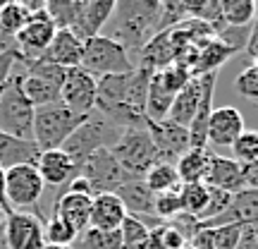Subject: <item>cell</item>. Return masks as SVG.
Masks as SVG:
<instances>
[{
    "instance_id": "obj_41",
    "label": "cell",
    "mask_w": 258,
    "mask_h": 249,
    "mask_svg": "<svg viewBox=\"0 0 258 249\" xmlns=\"http://www.w3.org/2000/svg\"><path fill=\"white\" fill-rule=\"evenodd\" d=\"M189 247L191 249H213V228L201 225V228L196 230V235L191 237Z\"/></svg>"
},
{
    "instance_id": "obj_9",
    "label": "cell",
    "mask_w": 258,
    "mask_h": 249,
    "mask_svg": "<svg viewBox=\"0 0 258 249\" xmlns=\"http://www.w3.org/2000/svg\"><path fill=\"white\" fill-rule=\"evenodd\" d=\"M55 24H53V19L48 17L46 8L34 12L29 22L24 24V29L19 31L17 36H15V48H17V53L22 56L19 63L27 65L31 60H38V58H43V53L48 51L50 46V41L55 36Z\"/></svg>"
},
{
    "instance_id": "obj_46",
    "label": "cell",
    "mask_w": 258,
    "mask_h": 249,
    "mask_svg": "<svg viewBox=\"0 0 258 249\" xmlns=\"http://www.w3.org/2000/svg\"><path fill=\"white\" fill-rule=\"evenodd\" d=\"M3 223H5V211L0 209V230H3Z\"/></svg>"
},
{
    "instance_id": "obj_40",
    "label": "cell",
    "mask_w": 258,
    "mask_h": 249,
    "mask_svg": "<svg viewBox=\"0 0 258 249\" xmlns=\"http://www.w3.org/2000/svg\"><path fill=\"white\" fill-rule=\"evenodd\" d=\"M19 60H22V56H19L17 51H3L0 53V96H3V89H5L10 74H12V67Z\"/></svg>"
},
{
    "instance_id": "obj_18",
    "label": "cell",
    "mask_w": 258,
    "mask_h": 249,
    "mask_svg": "<svg viewBox=\"0 0 258 249\" xmlns=\"http://www.w3.org/2000/svg\"><path fill=\"white\" fill-rule=\"evenodd\" d=\"M112 12H115V0H84L82 15L70 31H74L77 38H82V41L101 36L103 27L110 22Z\"/></svg>"
},
{
    "instance_id": "obj_1",
    "label": "cell",
    "mask_w": 258,
    "mask_h": 249,
    "mask_svg": "<svg viewBox=\"0 0 258 249\" xmlns=\"http://www.w3.org/2000/svg\"><path fill=\"white\" fill-rule=\"evenodd\" d=\"M163 3L158 0H120L110 17V36L132 56H139L144 46L158 34Z\"/></svg>"
},
{
    "instance_id": "obj_13",
    "label": "cell",
    "mask_w": 258,
    "mask_h": 249,
    "mask_svg": "<svg viewBox=\"0 0 258 249\" xmlns=\"http://www.w3.org/2000/svg\"><path fill=\"white\" fill-rule=\"evenodd\" d=\"M148 134L153 139L160 163H172L175 166L179 156H184L189 151V132L182 125H175L172 120L148 122Z\"/></svg>"
},
{
    "instance_id": "obj_24",
    "label": "cell",
    "mask_w": 258,
    "mask_h": 249,
    "mask_svg": "<svg viewBox=\"0 0 258 249\" xmlns=\"http://www.w3.org/2000/svg\"><path fill=\"white\" fill-rule=\"evenodd\" d=\"M237 51L230 46H225L220 38H213L211 43H206L203 48H199L196 53V63H194V70H191V77H203V74H211V72H218L220 65L227 60L230 56H234Z\"/></svg>"
},
{
    "instance_id": "obj_4",
    "label": "cell",
    "mask_w": 258,
    "mask_h": 249,
    "mask_svg": "<svg viewBox=\"0 0 258 249\" xmlns=\"http://www.w3.org/2000/svg\"><path fill=\"white\" fill-rule=\"evenodd\" d=\"M34 113L36 108L24 93L22 74H10L0 96V132L34 141Z\"/></svg>"
},
{
    "instance_id": "obj_39",
    "label": "cell",
    "mask_w": 258,
    "mask_h": 249,
    "mask_svg": "<svg viewBox=\"0 0 258 249\" xmlns=\"http://www.w3.org/2000/svg\"><path fill=\"white\" fill-rule=\"evenodd\" d=\"M234 86H237L239 96L251 98V101H258V70H253V67L241 70L239 77L234 79Z\"/></svg>"
},
{
    "instance_id": "obj_12",
    "label": "cell",
    "mask_w": 258,
    "mask_h": 249,
    "mask_svg": "<svg viewBox=\"0 0 258 249\" xmlns=\"http://www.w3.org/2000/svg\"><path fill=\"white\" fill-rule=\"evenodd\" d=\"M115 194L124 204L127 216L137 218L139 223H144L146 228H153V230L163 225V221L156 216V194L148 189L144 180H127Z\"/></svg>"
},
{
    "instance_id": "obj_47",
    "label": "cell",
    "mask_w": 258,
    "mask_h": 249,
    "mask_svg": "<svg viewBox=\"0 0 258 249\" xmlns=\"http://www.w3.org/2000/svg\"><path fill=\"white\" fill-rule=\"evenodd\" d=\"M43 249H74V247H53V244H46Z\"/></svg>"
},
{
    "instance_id": "obj_3",
    "label": "cell",
    "mask_w": 258,
    "mask_h": 249,
    "mask_svg": "<svg viewBox=\"0 0 258 249\" xmlns=\"http://www.w3.org/2000/svg\"><path fill=\"white\" fill-rule=\"evenodd\" d=\"M89 115L70 111L64 103H50L43 108H36L34 113V141L41 151H55L62 148V144L72 137V132Z\"/></svg>"
},
{
    "instance_id": "obj_27",
    "label": "cell",
    "mask_w": 258,
    "mask_h": 249,
    "mask_svg": "<svg viewBox=\"0 0 258 249\" xmlns=\"http://www.w3.org/2000/svg\"><path fill=\"white\" fill-rule=\"evenodd\" d=\"M22 86H24L27 98L34 103V108H43V106L60 101V89H62L60 84H53L34 74H22Z\"/></svg>"
},
{
    "instance_id": "obj_6",
    "label": "cell",
    "mask_w": 258,
    "mask_h": 249,
    "mask_svg": "<svg viewBox=\"0 0 258 249\" xmlns=\"http://www.w3.org/2000/svg\"><path fill=\"white\" fill-rule=\"evenodd\" d=\"M82 70H86L96 79L108 77V74H129L134 70V60L117 41L101 34V36L84 41Z\"/></svg>"
},
{
    "instance_id": "obj_21",
    "label": "cell",
    "mask_w": 258,
    "mask_h": 249,
    "mask_svg": "<svg viewBox=\"0 0 258 249\" xmlns=\"http://www.w3.org/2000/svg\"><path fill=\"white\" fill-rule=\"evenodd\" d=\"M225 223H239L241 228H258V189H241L232 196L230 209L220 218L203 225H225Z\"/></svg>"
},
{
    "instance_id": "obj_11",
    "label": "cell",
    "mask_w": 258,
    "mask_h": 249,
    "mask_svg": "<svg viewBox=\"0 0 258 249\" xmlns=\"http://www.w3.org/2000/svg\"><path fill=\"white\" fill-rule=\"evenodd\" d=\"M60 103L79 115H91L96 111V77L82 67L67 70L60 89Z\"/></svg>"
},
{
    "instance_id": "obj_10",
    "label": "cell",
    "mask_w": 258,
    "mask_h": 249,
    "mask_svg": "<svg viewBox=\"0 0 258 249\" xmlns=\"http://www.w3.org/2000/svg\"><path fill=\"white\" fill-rule=\"evenodd\" d=\"M43 216L34 211H12L5 216L3 237L8 249H43Z\"/></svg>"
},
{
    "instance_id": "obj_45",
    "label": "cell",
    "mask_w": 258,
    "mask_h": 249,
    "mask_svg": "<svg viewBox=\"0 0 258 249\" xmlns=\"http://www.w3.org/2000/svg\"><path fill=\"white\" fill-rule=\"evenodd\" d=\"M3 51H17V48H15V38L8 36L5 29L0 27V53H3Z\"/></svg>"
},
{
    "instance_id": "obj_5",
    "label": "cell",
    "mask_w": 258,
    "mask_h": 249,
    "mask_svg": "<svg viewBox=\"0 0 258 249\" xmlns=\"http://www.w3.org/2000/svg\"><path fill=\"white\" fill-rule=\"evenodd\" d=\"M110 154L115 161L120 163V168L127 173L129 180H144L148 175V170L160 163L153 139L146 129H124L122 137L117 139V144L110 148Z\"/></svg>"
},
{
    "instance_id": "obj_36",
    "label": "cell",
    "mask_w": 258,
    "mask_h": 249,
    "mask_svg": "<svg viewBox=\"0 0 258 249\" xmlns=\"http://www.w3.org/2000/svg\"><path fill=\"white\" fill-rule=\"evenodd\" d=\"M241 232H244V228L239 223L213 225V249H237L241 242Z\"/></svg>"
},
{
    "instance_id": "obj_29",
    "label": "cell",
    "mask_w": 258,
    "mask_h": 249,
    "mask_svg": "<svg viewBox=\"0 0 258 249\" xmlns=\"http://www.w3.org/2000/svg\"><path fill=\"white\" fill-rule=\"evenodd\" d=\"M211 189L203 182H191V185H179V202H182V213L201 221L203 211L208 206Z\"/></svg>"
},
{
    "instance_id": "obj_30",
    "label": "cell",
    "mask_w": 258,
    "mask_h": 249,
    "mask_svg": "<svg viewBox=\"0 0 258 249\" xmlns=\"http://www.w3.org/2000/svg\"><path fill=\"white\" fill-rule=\"evenodd\" d=\"M84 0H48L46 12L53 19L55 29H72L82 15Z\"/></svg>"
},
{
    "instance_id": "obj_35",
    "label": "cell",
    "mask_w": 258,
    "mask_h": 249,
    "mask_svg": "<svg viewBox=\"0 0 258 249\" xmlns=\"http://www.w3.org/2000/svg\"><path fill=\"white\" fill-rule=\"evenodd\" d=\"M230 148H232V154H234V161L239 166H246L251 161H256L258 158V129H244Z\"/></svg>"
},
{
    "instance_id": "obj_31",
    "label": "cell",
    "mask_w": 258,
    "mask_h": 249,
    "mask_svg": "<svg viewBox=\"0 0 258 249\" xmlns=\"http://www.w3.org/2000/svg\"><path fill=\"white\" fill-rule=\"evenodd\" d=\"M146 187L151 189L153 194H165V192H172V189H179V175L172 163H158L148 170V175L144 177Z\"/></svg>"
},
{
    "instance_id": "obj_16",
    "label": "cell",
    "mask_w": 258,
    "mask_h": 249,
    "mask_svg": "<svg viewBox=\"0 0 258 249\" xmlns=\"http://www.w3.org/2000/svg\"><path fill=\"white\" fill-rule=\"evenodd\" d=\"M91 204H93V196H89V194L64 189V192H60L55 196L53 213L60 216L64 223H70L77 235H82L89 228V221H91Z\"/></svg>"
},
{
    "instance_id": "obj_38",
    "label": "cell",
    "mask_w": 258,
    "mask_h": 249,
    "mask_svg": "<svg viewBox=\"0 0 258 249\" xmlns=\"http://www.w3.org/2000/svg\"><path fill=\"white\" fill-rule=\"evenodd\" d=\"M208 189H211V196H208V206H206V211H203V216H201V223H211V221H215V218H220L222 213L230 209L232 196H234V194L220 192V189H213V187H208Z\"/></svg>"
},
{
    "instance_id": "obj_7",
    "label": "cell",
    "mask_w": 258,
    "mask_h": 249,
    "mask_svg": "<svg viewBox=\"0 0 258 249\" xmlns=\"http://www.w3.org/2000/svg\"><path fill=\"white\" fill-rule=\"evenodd\" d=\"M43 192H46V185H43V177L38 175L36 166H17L5 170V199L12 211L31 209L34 213H38V202Z\"/></svg>"
},
{
    "instance_id": "obj_22",
    "label": "cell",
    "mask_w": 258,
    "mask_h": 249,
    "mask_svg": "<svg viewBox=\"0 0 258 249\" xmlns=\"http://www.w3.org/2000/svg\"><path fill=\"white\" fill-rule=\"evenodd\" d=\"M41 148L31 139H17L0 132V168L10 170L17 166H36Z\"/></svg>"
},
{
    "instance_id": "obj_50",
    "label": "cell",
    "mask_w": 258,
    "mask_h": 249,
    "mask_svg": "<svg viewBox=\"0 0 258 249\" xmlns=\"http://www.w3.org/2000/svg\"><path fill=\"white\" fill-rule=\"evenodd\" d=\"M184 249H191V247H189V244H186V247H184Z\"/></svg>"
},
{
    "instance_id": "obj_33",
    "label": "cell",
    "mask_w": 258,
    "mask_h": 249,
    "mask_svg": "<svg viewBox=\"0 0 258 249\" xmlns=\"http://www.w3.org/2000/svg\"><path fill=\"white\" fill-rule=\"evenodd\" d=\"M77 240H79L77 249H122L120 230L105 232V230H96V228H86Z\"/></svg>"
},
{
    "instance_id": "obj_2",
    "label": "cell",
    "mask_w": 258,
    "mask_h": 249,
    "mask_svg": "<svg viewBox=\"0 0 258 249\" xmlns=\"http://www.w3.org/2000/svg\"><path fill=\"white\" fill-rule=\"evenodd\" d=\"M122 132H124L122 127H117L115 122H110L108 118H103L101 113L93 111L79 127L74 129L72 137L62 144V151L72 158V163L79 170V166L86 158H91L96 151L115 146L117 139L122 137Z\"/></svg>"
},
{
    "instance_id": "obj_15",
    "label": "cell",
    "mask_w": 258,
    "mask_h": 249,
    "mask_svg": "<svg viewBox=\"0 0 258 249\" xmlns=\"http://www.w3.org/2000/svg\"><path fill=\"white\" fill-rule=\"evenodd\" d=\"M38 175L43 177V185H50L64 192L67 185L77 177V166L72 163V158L64 154L62 148H55V151H41V158L36 163Z\"/></svg>"
},
{
    "instance_id": "obj_42",
    "label": "cell",
    "mask_w": 258,
    "mask_h": 249,
    "mask_svg": "<svg viewBox=\"0 0 258 249\" xmlns=\"http://www.w3.org/2000/svg\"><path fill=\"white\" fill-rule=\"evenodd\" d=\"M241 173H244V185L246 189H258V158L251 161L246 166H241Z\"/></svg>"
},
{
    "instance_id": "obj_23",
    "label": "cell",
    "mask_w": 258,
    "mask_h": 249,
    "mask_svg": "<svg viewBox=\"0 0 258 249\" xmlns=\"http://www.w3.org/2000/svg\"><path fill=\"white\" fill-rule=\"evenodd\" d=\"M199 101H201V77H191L184 89L177 91L175 101L170 106V113H167V120L182 125V127H189L196 111H199Z\"/></svg>"
},
{
    "instance_id": "obj_28",
    "label": "cell",
    "mask_w": 258,
    "mask_h": 249,
    "mask_svg": "<svg viewBox=\"0 0 258 249\" xmlns=\"http://www.w3.org/2000/svg\"><path fill=\"white\" fill-rule=\"evenodd\" d=\"M220 12H222V22L227 27L246 29L256 19V3L253 0H222Z\"/></svg>"
},
{
    "instance_id": "obj_34",
    "label": "cell",
    "mask_w": 258,
    "mask_h": 249,
    "mask_svg": "<svg viewBox=\"0 0 258 249\" xmlns=\"http://www.w3.org/2000/svg\"><path fill=\"white\" fill-rule=\"evenodd\" d=\"M43 237H46V244H53V247H72L79 235L74 232V228L70 223H64L60 216L53 213L43 223Z\"/></svg>"
},
{
    "instance_id": "obj_8",
    "label": "cell",
    "mask_w": 258,
    "mask_h": 249,
    "mask_svg": "<svg viewBox=\"0 0 258 249\" xmlns=\"http://www.w3.org/2000/svg\"><path fill=\"white\" fill-rule=\"evenodd\" d=\"M77 177H82L89 185L91 196H96V194H115L129 180L127 173L122 170L120 163L110 154V148L96 151L91 158H86L79 166Z\"/></svg>"
},
{
    "instance_id": "obj_49",
    "label": "cell",
    "mask_w": 258,
    "mask_h": 249,
    "mask_svg": "<svg viewBox=\"0 0 258 249\" xmlns=\"http://www.w3.org/2000/svg\"><path fill=\"white\" fill-rule=\"evenodd\" d=\"M256 19H258V3H256Z\"/></svg>"
},
{
    "instance_id": "obj_37",
    "label": "cell",
    "mask_w": 258,
    "mask_h": 249,
    "mask_svg": "<svg viewBox=\"0 0 258 249\" xmlns=\"http://www.w3.org/2000/svg\"><path fill=\"white\" fill-rule=\"evenodd\" d=\"M182 213V202H179V189L165 194H156V216L160 221H172Z\"/></svg>"
},
{
    "instance_id": "obj_32",
    "label": "cell",
    "mask_w": 258,
    "mask_h": 249,
    "mask_svg": "<svg viewBox=\"0 0 258 249\" xmlns=\"http://www.w3.org/2000/svg\"><path fill=\"white\" fill-rule=\"evenodd\" d=\"M29 17H31V12H29L27 3H15V0L0 3V27L5 29L8 36H17L29 22Z\"/></svg>"
},
{
    "instance_id": "obj_26",
    "label": "cell",
    "mask_w": 258,
    "mask_h": 249,
    "mask_svg": "<svg viewBox=\"0 0 258 249\" xmlns=\"http://www.w3.org/2000/svg\"><path fill=\"white\" fill-rule=\"evenodd\" d=\"M175 91H170L163 79L158 77V72L153 74L151 79V86H148V96H146V118L148 122H160L167 120V113H170V106L175 101Z\"/></svg>"
},
{
    "instance_id": "obj_43",
    "label": "cell",
    "mask_w": 258,
    "mask_h": 249,
    "mask_svg": "<svg viewBox=\"0 0 258 249\" xmlns=\"http://www.w3.org/2000/svg\"><path fill=\"white\" fill-rule=\"evenodd\" d=\"M244 51H246L251 58L258 56V19H256V24H253V29H251L249 41H246V48H244Z\"/></svg>"
},
{
    "instance_id": "obj_48",
    "label": "cell",
    "mask_w": 258,
    "mask_h": 249,
    "mask_svg": "<svg viewBox=\"0 0 258 249\" xmlns=\"http://www.w3.org/2000/svg\"><path fill=\"white\" fill-rule=\"evenodd\" d=\"M251 67H253V70H258V56L253 58V65H251Z\"/></svg>"
},
{
    "instance_id": "obj_25",
    "label": "cell",
    "mask_w": 258,
    "mask_h": 249,
    "mask_svg": "<svg viewBox=\"0 0 258 249\" xmlns=\"http://www.w3.org/2000/svg\"><path fill=\"white\" fill-rule=\"evenodd\" d=\"M208 161H211L208 148H189L184 156H179V161L175 163V170H177V175H179V182H182V185L203 182L206 170H208Z\"/></svg>"
},
{
    "instance_id": "obj_19",
    "label": "cell",
    "mask_w": 258,
    "mask_h": 249,
    "mask_svg": "<svg viewBox=\"0 0 258 249\" xmlns=\"http://www.w3.org/2000/svg\"><path fill=\"white\" fill-rule=\"evenodd\" d=\"M46 60L60 65L64 70H72V67H82V58H84V41L77 38L74 31L70 29H57L48 51L43 53Z\"/></svg>"
},
{
    "instance_id": "obj_17",
    "label": "cell",
    "mask_w": 258,
    "mask_h": 249,
    "mask_svg": "<svg viewBox=\"0 0 258 249\" xmlns=\"http://www.w3.org/2000/svg\"><path fill=\"white\" fill-rule=\"evenodd\" d=\"M241 132H244V118L237 108H232V106L213 108L211 120H208V144L232 146Z\"/></svg>"
},
{
    "instance_id": "obj_14",
    "label": "cell",
    "mask_w": 258,
    "mask_h": 249,
    "mask_svg": "<svg viewBox=\"0 0 258 249\" xmlns=\"http://www.w3.org/2000/svg\"><path fill=\"white\" fill-rule=\"evenodd\" d=\"M203 185L213 187V189H220L227 194H239L241 189H246L244 185V173L241 166L234 158H225V156H215L211 154L208 161V170L203 177Z\"/></svg>"
},
{
    "instance_id": "obj_44",
    "label": "cell",
    "mask_w": 258,
    "mask_h": 249,
    "mask_svg": "<svg viewBox=\"0 0 258 249\" xmlns=\"http://www.w3.org/2000/svg\"><path fill=\"white\" fill-rule=\"evenodd\" d=\"M0 209L5 211V216L12 213V209L8 206V199H5V170L3 168H0Z\"/></svg>"
},
{
    "instance_id": "obj_20",
    "label": "cell",
    "mask_w": 258,
    "mask_h": 249,
    "mask_svg": "<svg viewBox=\"0 0 258 249\" xmlns=\"http://www.w3.org/2000/svg\"><path fill=\"white\" fill-rule=\"evenodd\" d=\"M127 218V209L120 202L117 194H96L91 204V221L89 228L96 230H120L122 223Z\"/></svg>"
}]
</instances>
